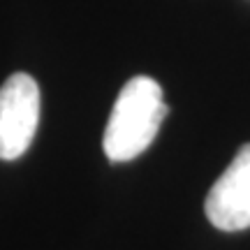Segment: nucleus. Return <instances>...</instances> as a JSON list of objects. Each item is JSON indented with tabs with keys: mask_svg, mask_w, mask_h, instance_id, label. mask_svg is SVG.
<instances>
[{
	"mask_svg": "<svg viewBox=\"0 0 250 250\" xmlns=\"http://www.w3.org/2000/svg\"><path fill=\"white\" fill-rule=\"evenodd\" d=\"M40 123V86L17 72L0 86V160H17L30 148Z\"/></svg>",
	"mask_w": 250,
	"mask_h": 250,
	"instance_id": "nucleus-2",
	"label": "nucleus"
},
{
	"mask_svg": "<svg viewBox=\"0 0 250 250\" xmlns=\"http://www.w3.org/2000/svg\"><path fill=\"white\" fill-rule=\"evenodd\" d=\"M208 223L220 232L250 227V144H243L229 167L208 190L204 202Z\"/></svg>",
	"mask_w": 250,
	"mask_h": 250,
	"instance_id": "nucleus-3",
	"label": "nucleus"
},
{
	"mask_svg": "<svg viewBox=\"0 0 250 250\" xmlns=\"http://www.w3.org/2000/svg\"><path fill=\"white\" fill-rule=\"evenodd\" d=\"M160 83L151 77H132L118 93L104 127L102 148L111 162H127L153 144L167 116Z\"/></svg>",
	"mask_w": 250,
	"mask_h": 250,
	"instance_id": "nucleus-1",
	"label": "nucleus"
}]
</instances>
